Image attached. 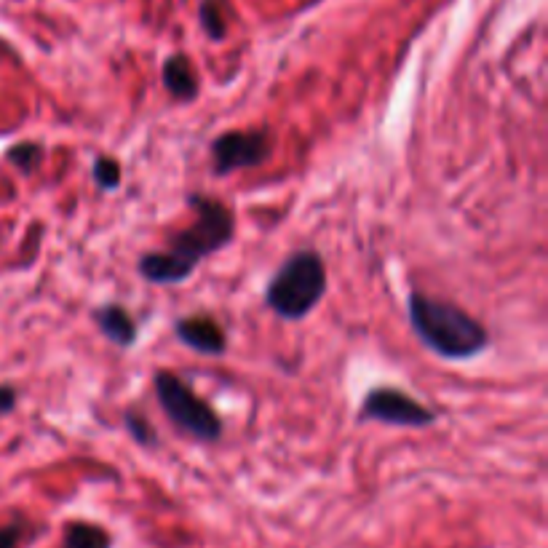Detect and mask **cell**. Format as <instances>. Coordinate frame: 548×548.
Here are the masks:
<instances>
[{"mask_svg":"<svg viewBox=\"0 0 548 548\" xmlns=\"http://www.w3.org/2000/svg\"><path fill=\"white\" fill-rule=\"evenodd\" d=\"M188 204L196 212L193 225L174 233L166 249L142 254L137 262V273L148 284L174 287L188 281L206 257L225 249L236 238V212L225 201L206 193H190Z\"/></svg>","mask_w":548,"mask_h":548,"instance_id":"cell-1","label":"cell"},{"mask_svg":"<svg viewBox=\"0 0 548 548\" xmlns=\"http://www.w3.org/2000/svg\"><path fill=\"white\" fill-rule=\"evenodd\" d=\"M407 316L415 337L444 361L474 359L490 345V332L482 321L447 300L412 292L407 300Z\"/></svg>","mask_w":548,"mask_h":548,"instance_id":"cell-2","label":"cell"},{"mask_svg":"<svg viewBox=\"0 0 548 548\" xmlns=\"http://www.w3.org/2000/svg\"><path fill=\"white\" fill-rule=\"evenodd\" d=\"M327 292V268L316 249H300L281 262L265 284V305L284 321H303Z\"/></svg>","mask_w":548,"mask_h":548,"instance_id":"cell-3","label":"cell"},{"mask_svg":"<svg viewBox=\"0 0 548 548\" xmlns=\"http://www.w3.org/2000/svg\"><path fill=\"white\" fill-rule=\"evenodd\" d=\"M153 391H156L158 407L164 409L166 418L172 420L182 434L204 444L220 442L225 426L217 409L201 399L180 375H174L169 369H158L153 375Z\"/></svg>","mask_w":548,"mask_h":548,"instance_id":"cell-4","label":"cell"},{"mask_svg":"<svg viewBox=\"0 0 548 548\" xmlns=\"http://www.w3.org/2000/svg\"><path fill=\"white\" fill-rule=\"evenodd\" d=\"M359 420H375V423L399 428H428L436 423V412L401 388L377 385V388L367 391V396L361 401Z\"/></svg>","mask_w":548,"mask_h":548,"instance_id":"cell-5","label":"cell"},{"mask_svg":"<svg viewBox=\"0 0 548 548\" xmlns=\"http://www.w3.org/2000/svg\"><path fill=\"white\" fill-rule=\"evenodd\" d=\"M270 131L268 129H238L225 131L212 142V172L217 177L244 172L265 164L270 158Z\"/></svg>","mask_w":548,"mask_h":548,"instance_id":"cell-6","label":"cell"},{"mask_svg":"<svg viewBox=\"0 0 548 548\" xmlns=\"http://www.w3.org/2000/svg\"><path fill=\"white\" fill-rule=\"evenodd\" d=\"M174 337L201 356H222L228 351V335L209 313H190L174 321Z\"/></svg>","mask_w":548,"mask_h":548,"instance_id":"cell-7","label":"cell"},{"mask_svg":"<svg viewBox=\"0 0 548 548\" xmlns=\"http://www.w3.org/2000/svg\"><path fill=\"white\" fill-rule=\"evenodd\" d=\"M94 324L99 327V332L110 340L118 348H134L137 345V337H140V327L137 321L131 319V313L118 303H105L94 308Z\"/></svg>","mask_w":548,"mask_h":548,"instance_id":"cell-8","label":"cell"},{"mask_svg":"<svg viewBox=\"0 0 548 548\" xmlns=\"http://www.w3.org/2000/svg\"><path fill=\"white\" fill-rule=\"evenodd\" d=\"M161 83L180 102H193L198 97V91H201L196 67H193L190 57H185V54H172V57L166 59L164 70H161Z\"/></svg>","mask_w":548,"mask_h":548,"instance_id":"cell-9","label":"cell"},{"mask_svg":"<svg viewBox=\"0 0 548 548\" xmlns=\"http://www.w3.org/2000/svg\"><path fill=\"white\" fill-rule=\"evenodd\" d=\"M62 548H113V535L91 522H70L62 535Z\"/></svg>","mask_w":548,"mask_h":548,"instance_id":"cell-10","label":"cell"},{"mask_svg":"<svg viewBox=\"0 0 548 548\" xmlns=\"http://www.w3.org/2000/svg\"><path fill=\"white\" fill-rule=\"evenodd\" d=\"M43 156H46V150L41 142H17L6 150V161L17 166L22 174H33L43 164Z\"/></svg>","mask_w":548,"mask_h":548,"instance_id":"cell-11","label":"cell"},{"mask_svg":"<svg viewBox=\"0 0 548 548\" xmlns=\"http://www.w3.org/2000/svg\"><path fill=\"white\" fill-rule=\"evenodd\" d=\"M123 426L129 431V436L142 447H156L158 444V434L156 428L150 426V420L142 415L140 409H123Z\"/></svg>","mask_w":548,"mask_h":548,"instance_id":"cell-12","label":"cell"},{"mask_svg":"<svg viewBox=\"0 0 548 548\" xmlns=\"http://www.w3.org/2000/svg\"><path fill=\"white\" fill-rule=\"evenodd\" d=\"M201 27L212 41H222L228 33V19H225V6L222 0H204L201 3Z\"/></svg>","mask_w":548,"mask_h":548,"instance_id":"cell-13","label":"cell"},{"mask_svg":"<svg viewBox=\"0 0 548 548\" xmlns=\"http://www.w3.org/2000/svg\"><path fill=\"white\" fill-rule=\"evenodd\" d=\"M91 177L97 182L99 190H107V193H113L118 185H121V164L110 156H99L94 158V166H91Z\"/></svg>","mask_w":548,"mask_h":548,"instance_id":"cell-14","label":"cell"},{"mask_svg":"<svg viewBox=\"0 0 548 548\" xmlns=\"http://www.w3.org/2000/svg\"><path fill=\"white\" fill-rule=\"evenodd\" d=\"M17 399H19V393L14 385L0 383V418H6L9 412L17 409Z\"/></svg>","mask_w":548,"mask_h":548,"instance_id":"cell-15","label":"cell"},{"mask_svg":"<svg viewBox=\"0 0 548 548\" xmlns=\"http://www.w3.org/2000/svg\"><path fill=\"white\" fill-rule=\"evenodd\" d=\"M22 524H6V527H0V548H17L19 540H22Z\"/></svg>","mask_w":548,"mask_h":548,"instance_id":"cell-16","label":"cell"}]
</instances>
